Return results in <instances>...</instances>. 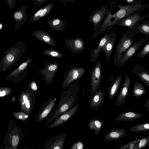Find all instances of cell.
<instances>
[{
	"mask_svg": "<svg viewBox=\"0 0 149 149\" xmlns=\"http://www.w3.org/2000/svg\"><path fill=\"white\" fill-rule=\"evenodd\" d=\"M79 82L78 79L74 81L67 90L61 93L57 106L48 116L45 126H48L63 112L76 105L79 97L80 86Z\"/></svg>",
	"mask_w": 149,
	"mask_h": 149,
	"instance_id": "cell-1",
	"label": "cell"
},
{
	"mask_svg": "<svg viewBox=\"0 0 149 149\" xmlns=\"http://www.w3.org/2000/svg\"><path fill=\"white\" fill-rule=\"evenodd\" d=\"M26 48V43L23 40L9 48L0 60V72H6L16 65L25 53Z\"/></svg>",
	"mask_w": 149,
	"mask_h": 149,
	"instance_id": "cell-2",
	"label": "cell"
},
{
	"mask_svg": "<svg viewBox=\"0 0 149 149\" xmlns=\"http://www.w3.org/2000/svg\"><path fill=\"white\" fill-rule=\"evenodd\" d=\"M139 33L129 30L124 33L119 39L114 56L113 66H115L120 58L134 42V38Z\"/></svg>",
	"mask_w": 149,
	"mask_h": 149,
	"instance_id": "cell-3",
	"label": "cell"
},
{
	"mask_svg": "<svg viewBox=\"0 0 149 149\" xmlns=\"http://www.w3.org/2000/svg\"><path fill=\"white\" fill-rule=\"evenodd\" d=\"M149 6V4L143 3L142 5H137L134 6H130L121 3L116 6L119 10L113 15L114 19L111 22L112 27L117 22L128 16L132 13L141 11L146 9Z\"/></svg>",
	"mask_w": 149,
	"mask_h": 149,
	"instance_id": "cell-4",
	"label": "cell"
},
{
	"mask_svg": "<svg viewBox=\"0 0 149 149\" xmlns=\"http://www.w3.org/2000/svg\"><path fill=\"white\" fill-rule=\"evenodd\" d=\"M35 95L27 91H22L18 97L19 104L21 111L26 113L29 117L31 115L35 106Z\"/></svg>",
	"mask_w": 149,
	"mask_h": 149,
	"instance_id": "cell-5",
	"label": "cell"
},
{
	"mask_svg": "<svg viewBox=\"0 0 149 149\" xmlns=\"http://www.w3.org/2000/svg\"><path fill=\"white\" fill-rule=\"evenodd\" d=\"M85 69L76 65H71L65 77L61 86L62 90H64L73 82L81 78L85 72Z\"/></svg>",
	"mask_w": 149,
	"mask_h": 149,
	"instance_id": "cell-6",
	"label": "cell"
},
{
	"mask_svg": "<svg viewBox=\"0 0 149 149\" xmlns=\"http://www.w3.org/2000/svg\"><path fill=\"white\" fill-rule=\"evenodd\" d=\"M59 64L57 62H47L39 71V73L44 76L42 81L47 84L52 85L54 77L58 71Z\"/></svg>",
	"mask_w": 149,
	"mask_h": 149,
	"instance_id": "cell-7",
	"label": "cell"
},
{
	"mask_svg": "<svg viewBox=\"0 0 149 149\" xmlns=\"http://www.w3.org/2000/svg\"><path fill=\"white\" fill-rule=\"evenodd\" d=\"M102 65L99 61L95 65L91 73L90 77V97H92L98 91L102 78Z\"/></svg>",
	"mask_w": 149,
	"mask_h": 149,
	"instance_id": "cell-8",
	"label": "cell"
},
{
	"mask_svg": "<svg viewBox=\"0 0 149 149\" xmlns=\"http://www.w3.org/2000/svg\"><path fill=\"white\" fill-rule=\"evenodd\" d=\"M32 60L33 58H31L23 63L8 75L6 80L14 83H17L23 80L29 73L27 68Z\"/></svg>",
	"mask_w": 149,
	"mask_h": 149,
	"instance_id": "cell-9",
	"label": "cell"
},
{
	"mask_svg": "<svg viewBox=\"0 0 149 149\" xmlns=\"http://www.w3.org/2000/svg\"><path fill=\"white\" fill-rule=\"evenodd\" d=\"M112 8H108L106 4L93 11L89 17V22L93 24V33L100 26L104 18L111 11Z\"/></svg>",
	"mask_w": 149,
	"mask_h": 149,
	"instance_id": "cell-10",
	"label": "cell"
},
{
	"mask_svg": "<svg viewBox=\"0 0 149 149\" xmlns=\"http://www.w3.org/2000/svg\"><path fill=\"white\" fill-rule=\"evenodd\" d=\"M67 136L63 132L50 137L45 142L43 149H63Z\"/></svg>",
	"mask_w": 149,
	"mask_h": 149,
	"instance_id": "cell-11",
	"label": "cell"
},
{
	"mask_svg": "<svg viewBox=\"0 0 149 149\" xmlns=\"http://www.w3.org/2000/svg\"><path fill=\"white\" fill-rule=\"evenodd\" d=\"M147 38L146 37L141 39L133 43L124 53L119 59L116 65V66L120 68L125 65L128 61L136 53L137 50L141 47Z\"/></svg>",
	"mask_w": 149,
	"mask_h": 149,
	"instance_id": "cell-12",
	"label": "cell"
},
{
	"mask_svg": "<svg viewBox=\"0 0 149 149\" xmlns=\"http://www.w3.org/2000/svg\"><path fill=\"white\" fill-rule=\"evenodd\" d=\"M56 98L51 97L41 105L36 115V120L38 123L44 120L52 111L56 104Z\"/></svg>",
	"mask_w": 149,
	"mask_h": 149,
	"instance_id": "cell-13",
	"label": "cell"
},
{
	"mask_svg": "<svg viewBox=\"0 0 149 149\" xmlns=\"http://www.w3.org/2000/svg\"><path fill=\"white\" fill-rule=\"evenodd\" d=\"M141 11L132 13L125 18L117 22L114 24L121 27H127L130 30L136 23L149 16V14L143 16H141Z\"/></svg>",
	"mask_w": 149,
	"mask_h": 149,
	"instance_id": "cell-14",
	"label": "cell"
},
{
	"mask_svg": "<svg viewBox=\"0 0 149 149\" xmlns=\"http://www.w3.org/2000/svg\"><path fill=\"white\" fill-rule=\"evenodd\" d=\"M64 44L68 49L74 54L82 52L85 49L84 42L81 37H77L75 39H65Z\"/></svg>",
	"mask_w": 149,
	"mask_h": 149,
	"instance_id": "cell-15",
	"label": "cell"
},
{
	"mask_svg": "<svg viewBox=\"0 0 149 149\" xmlns=\"http://www.w3.org/2000/svg\"><path fill=\"white\" fill-rule=\"evenodd\" d=\"M79 106L80 104H78L69 110L63 112L48 126V128L57 127L68 121L76 113Z\"/></svg>",
	"mask_w": 149,
	"mask_h": 149,
	"instance_id": "cell-16",
	"label": "cell"
},
{
	"mask_svg": "<svg viewBox=\"0 0 149 149\" xmlns=\"http://www.w3.org/2000/svg\"><path fill=\"white\" fill-rule=\"evenodd\" d=\"M29 6V4L24 5L13 13V17L15 22L14 31H16L21 26L26 24L27 17L26 10Z\"/></svg>",
	"mask_w": 149,
	"mask_h": 149,
	"instance_id": "cell-17",
	"label": "cell"
},
{
	"mask_svg": "<svg viewBox=\"0 0 149 149\" xmlns=\"http://www.w3.org/2000/svg\"><path fill=\"white\" fill-rule=\"evenodd\" d=\"M122 75L118 76L111 75L109 79L110 83L107 90L109 101L113 100L119 90L122 84Z\"/></svg>",
	"mask_w": 149,
	"mask_h": 149,
	"instance_id": "cell-18",
	"label": "cell"
},
{
	"mask_svg": "<svg viewBox=\"0 0 149 149\" xmlns=\"http://www.w3.org/2000/svg\"><path fill=\"white\" fill-rule=\"evenodd\" d=\"M117 37V35L115 31L111 32L109 34L107 41L102 48V51L103 52L108 63H109Z\"/></svg>",
	"mask_w": 149,
	"mask_h": 149,
	"instance_id": "cell-19",
	"label": "cell"
},
{
	"mask_svg": "<svg viewBox=\"0 0 149 149\" xmlns=\"http://www.w3.org/2000/svg\"><path fill=\"white\" fill-rule=\"evenodd\" d=\"M131 81V79L130 78L129 75L126 74L123 84L115 101V106H120L125 102Z\"/></svg>",
	"mask_w": 149,
	"mask_h": 149,
	"instance_id": "cell-20",
	"label": "cell"
},
{
	"mask_svg": "<svg viewBox=\"0 0 149 149\" xmlns=\"http://www.w3.org/2000/svg\"><path fill=\"white\" fill-rule=\"evenodd\" d=\"M149 146V136L141 137L121 146L118 149H143Z\"/></svg>",
	"mask_w": 149,
	"mask_h": 149,
	"instance_id": "cell-21",
	"label": "cell"
},
{
	"mask_svg": "<svg viewBox=\"0 0 149 149\" xmlns=\"http://www.w3.org/2000/svg\"><path fill=\"white\" fill-rule=\"evenodd\" d=\"M55 3V1H54L37 10L33 14L29 22L33 23L48 15Z\"/></svg>",
	"mask_w": 149,
	"mask_h": 149,
	"instance_id": "cell-22",
	"label": "cell"
},
{
	"mask_svg": "<svg viewBox=\"0 0 149 149\" xmlns=\"http://www.w3.org/2000/svg\"><path fill=\"white\" fill-rule=\"evenodd\" d=\"M127 135L126 130L124 128H117L108 132L103 137L106 141L118 140Z\"/></svg>",
	"mask_w": 149,
	"mask_h": 149,
	"instance_id": "cell-23",
	"label": "cell"
},
{
	"mask_svg": "<svg viewBox=\"0 0 149 149\" xmlns=\"http://www.w3.org/2000/svg\"><path fill=\"white\" fill-rule=\"evenodd\" d=\"M32 35L39 40L52 47H56V44L51 35L47 32L42 30H34Z\"/></svg>",
	"mask_w": 149,
	"mask_h": 149,
	"instance_id": "cell-24",
	"label": "cell"
},
{
	"mask_svg": "<svg viewBox=\"0 0 149 149\" xmlns=\"http://www.w3.org/2000/svg\"><path fill=\"white\" fill-rule=\"evenodd\" d=\"M131 72L137 76L146 86L149 88V74L141 63L135 65Z\"/></svg>",
	"mask_w": 149,
	"mask_h": 149,
	"instance_id": "cell-25",
	"label": "cell"
},
{
	"mask_svg": "<svg viewBox=\"0 0 149 149\" xmlns=\"http://www.w3.org/2000/svg\"><path fill=\"white\" fill-rule=\"evenodd\" d=\"M144 115L142 113L133 111L123 112L118 114L115 120L128 122L142 118Z\"/></svg>",
	"mask_w": 149,
	"mask_h": 149,
	"instance_id": "cell-26",
	"label": "cell"
},
{
	"mask_svg": "<svg viewBox=\"0 0 149 149\" xmlns=\"http://www.w3.org/2000/svg\"><path fill=\"white\" fill-rule=\"evenodd\" d=\"M92 97L90 106L95 111H98L102 107L104 103V92L99 90Z\"/></svg>",
	"mask_w": 149,
	"mask_h": 149,
	"instance_id": "cell-27",
	"label": "cell"
},
{
	"mask_svg": "<svg viewBox=\"0 0 149 149\" xmlns=\"http://www.w3.org/2000/svg\"><path fill=\"white\" fill-rule=\"evenodd\" d=\"M108 31H107L106 32L105 36L102 38L97 47L92 50L89 54L90 61L92 63L94 62V65L97 63V58L100 53V52L102 51V48L107 41L109 34L108 33Z\"/></svg>",
	"mask_w": 149,
	"mask_h": 149,
	"instance_id": "cell-28",
	"label": "cell"
},
{
	"mask_svg": "<svg viewBox=\"0 0 149 149\" xmlns=\"http://www.w3.org/2000/svg\"><path fill=\"white\" fill-rule=\"evenodd\" d=\"M131 31L139 33L144 34L145 36L149 35V20L142 23H137L135 24L130 30Z\"/></svg>",
	"mask_w": 149,
	"mask_h": 149,
	"instance_id": "cell-29",
	"label": "cell"
},
{
	"mask_svg": "<svg viewBox=\"0 0 149 149\" xmlns=\"http://www.w3.org/2000/svg\"><path fill=\"white\" fill-rule=\"evenodd\" d=\"M47 24L52 29L58 31H62L65 27V22L62 19L54 18L47 21Z\"/></svg>",
	"mask_w": 149,
	"mask_h": 149,
	"instance_id": "cell-30",
	"label": "cell"
},
{
	"mask_svg": "<svg viewBox=\"0 0 149 149\" xmlns=\"http://www.w3.org/2000/svg\"><path fill=\"white\" fill-rule=\"evenodd\" d=\"M147 94L146 88L142 83L136 81L134 84L133 95L134 97H139L143 95H146Z\"/></svg>",
	"mask_w": 149,
	"mask_h": 149,
	"instance_id": "cell-31",
	"label": "cell"
},
{
	"mask_svg": "<svg viewBox=\"0 0 149 149\" xmlns=\"http://www.w3.org/2000/svg\"><path fill=\"white\" fill-rule=\"evenodd\" d=\"M103 126V123L100 120L93 119L90 120L88 123V127L89 130H93V134L96 135L101 131Z\"/></svg>",
	"mask_w": 149,
	"mask_h": 149,
	"instance_id": "cell-32",
	"label": "cell"
},
{
	"mask_svg": "<svg viewBox=\"0 0 149 149\" xmlns=\"http://www.w3.org/2000/svg\"><path fill=\"white\" fill-rule=\"evenodd\" d=\"M130 131L135 133H141L149 131V123H145L138 124L131 127Z\"/></svg>",
	"mask_w": 149,
	"mask_h": 149,
	"instance_id": "cell-33",
	"label": "cell"
},
{
	"mask_svg": "<svg viewBox=\"0 0 149 149\" xmlns=\"http://www.w3.org/2000/svg\"><path fill=\"white\" fill-rule=\"evenodd\" d=\"M25 90L35 95L38 92L39 88L36 82L34 80H31L28 85L24 87Z\"/></svg>",
	"mask_w": 149,
	"mask_h": 149,
	"instance_id": "cell-34",
	"label": "cell"
},
{
	"mask_svg": "<svg viewBox=\"0 0 149 149\" xmlns=\"http://www.w3.org/2000/svg\"><path fill=\"white\" fill-rule=\"evenodd\" d=\"M41 53L42 54L57 58H61L64 56V55L59 51L52 49H44L42 51Z\"/></svg>",
	"mask_w": 149,
	"mask_h": 149,
	"instance_id": "cell-35",
	"label": "cell"
},
{
	"mask_svg": "<svg viewBox=\"0 0 149 149\" xmlns=\"http://www.w3.org/2000/svg\"><path fill=\"white\" fill-rule=\"evenodd\" d=\"M12 88L8 86H0V98L6 97L12 93Z\"/></svg>",
	"mask_w": 149,
	"mask_h": 149,
	"instance_id": "cell-36",
	"label": "cell"
},
{
	"mask_svg": "<svg viewBox=\"0 0 149 149\" xmlns=\"http://www.w3.org/2000/svg\"><path fill=\"white\" fill-rule=\"evenodd\" d=\"M149 53V42L144 47L139 53L137 56L138 58H143Z\"/></svg>",
	"mask_w": 149,
	"mask_h": 149,
	"instance_id": "cell-37",
	"label": "cell"
},
{
	"mask_svg": "<svg viewBox=\"0 0 149 149\" xmlns=\"http://www.w3.org/2000/svg\"><path fill=\"white\" fill-rule=\"evenodd\" d=\"M13 115L17 119L23 121L25 120L29 117L26 113L22 111L19 112L14 111Z\"/></svg>",
	"mask_w": 149,
	"mask_h": 149,
	"instance_id": "cell-38",
	"label": "cell"
},
{
	"mask_svg": "<svg viewBox=\"0 0 149 149\" xmlns=\"http://www.w3.org/2000/svg\"><path fill=\"white\" fill-rule=\"evenodd\" d=\"M84 145L83 143L80 140H78L73 143L70 149H83Z\"/></svg>",
	"mask_w": 149,
	"mask_h": 149,
	"instance_id": "cell-39",
	"label": "cell"
},
{
	"mask_svg": "<svg viewBox=\"0 0 149 149\" xmlns=\"http://www.w3.org/2000/svg\"><path fill=\"white\" fill-rule=\"evenodd\" d=\"M125 1L128 4L127 5L130 6H134L143 4L142 0H125Z\"/></svg>",
	"mask_w": 149,
	"mask_h": 149,
	"instance_id": "cell-40",
	"label": "cell"
},
{
	"mask_svg": "<svg viewBox=\"0 0 149 149\" xmlns=\"http://www.w3.org/2000/svg\"><path fill=\"white\" fill-rule=\"evenodd\" d=\"M49 0H34L33 1V5L37 8L40 7L45 2Z\"/></svg>",
	"mask_w": 149,
	"mask_h": 149,
	"instance_id": "cell-41",
	"label": "cell"
},
{
	"mask_svg": "<svg viewBox=\"0 0 149 149\" xmlns=\"http://www.w3.org/2000/svg\"><path fill=\"white\" fill-rule=\"evenodd\" d=\"M16 0H7V4L9 8L12 9L13 8L16 3Z\"/></svg>",
	"mask_w": 149,
	"mask_h": 149,
	"instance_id": "cell-42",
	"label": "cell"
},
{
	"mask_svg": "<svg viewBox=\"0 0 149 149\" xmlns=\"http://www.w3.org/2000/svg\"><path fill=\"white\" fill-rule=\"evenodd\" d=\"M12 143L13 146H17L19 142V138L17 136H14L12 139Z\"/></svg>",
	"mask_w": 149,
	"mask_h": 149,
	"instance_id": "cell-43",
	"label": "cell"
},
{
	"mask_svg": "<svg viewBox=\"0 0 149 149\" xmlns=\"http://www.w3.org/2000/svg\"><path fill=\"white\" fill-rule=\"evenodd\" d=\"M143 105L145 107L147 111L149 112V98H148L146 100Z\"/></svg>",
	"mask_w": 149,
	"mask_h": 149,
	"instance_id": "cell-44",
	"label": "cell"
},
{
	"mask_svg": "<svg viewBox=\"0 0 149 149\" xmlns=\"http://www.w3.org/2000/svg\"><path fill=\"white\" fill-rule=\"evenodd\" d=\"M76 0H61L59 1V3H63L64 5L66 4V3H71Z\"/></svg>",
	"mask_w": 149,
	"mask_h": 149,
	"instance_id": "cell-45",
	"label": "cell"
},
{
	"mask_svg": "<svg viewBox=\"0 0 149 149\" xmlns=\"http://www.w3.org/2000/svg\"><path fill=\"white\" fill-rule=\"evenodd\" d=\"M3 26V22H0V31L2 29Z\"/></svg>",
	"mask_w": 149,
	"mask_h": 149,
	"instance_id": "cell-46",
	"label": "cell"
},
{
	"mask_svg": "<svg viewBox=\"0 0 149 149\" xmlns=\"http://www.w3.org/2000/svg\"><path fill=\"white\" fill-rule=\"evenodd\" d=\"M16 98V97L15 96H13L11 100L13 102H14Z\"/></svg>",
	"mask_w": 149,
	"mask_h": 149,
	"instance_id": "cell-47",
	"label": "cell"
},
{
	"mask_svg": "<svg viewBox=\"0 0 149 149\" xmlns=\"http://www.w3.org/2000/svg\"><path fill=\"white\" fill-rule=\"evenodd\" d=\"M25 149H30L29 148L27 147V148H26ZM31 149H35L32 148H31Z\"/></svg>",
	"mask_w": 149,
	"mask_h": 149,
	"instance_id": "cell-48",
	"label": "cell"
}]
</instances>
